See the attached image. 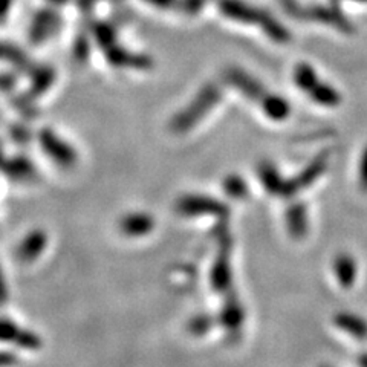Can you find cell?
Returning a JSON list of instances; mask_svg holds the SVG:
<instances>
[{
  "instance_id": "3",
  "label": "cell",
  "mask_w": 367,
  "mask_h": 367,
  "mask_svg": "<svg viewBox=\"0 0 367 367\" xmlns=\"http://www.w3.org/2000/svg\"><path fill=\"white\" fill-rule=\"evenodd\" d=\"M38 143L42 146V150L48 158L57 164L60 167H72L77 162V150L66 143L63 138H60L52 129H42L38 132Z\"/></svg>"
},
{
  "instance_id": "17",
  "label": "cell",
  "mask_w": 367,
  "mask_h": 367,
  "mask_svg": "<svg viewBox=\"0 0 367 367\" xmlns=\"http://www.w3.org/2000/svg\"><path fill=\"white\" fill-rule=\"evenodd\" d=\"M257 175H259L265 190L271 194H276V196H282L286 179L282 178L274 164L262 161L259 166H257Z\"/></svg>"
},
{
  "instance_id": "41",
  "label": "cell",
  "mask_w": 367,
  "mask_h": 367,
  "mask_svg": "<svg viewBox=\"0 0 367 367\" xmlns=\"http://www.w3.org/2000/svg\"><path fill=\"white\" fill-rule=\"evenodd\" d=\"M354 2H358V3H367V0H354Z\"/></svg>"
},
{
  "instance_id": "28",
  "label": "cell",
  "mask_w": 367,
  "mask_h": 367,
  "mask_svg": "<svg viewBox=\"0 0 367 367\" xmlns=\"http://www.w3.org/2000/svg\"><path fill=\"white\" fill-rule=\"evenodd\" d=\"M89 52H91V46H89V37L88 36H78L74 42V57L77 61H83L89 57Z\"/></svg>"
},
{
  "instance_id": "35",
  "label": "cell",
  "mask_w": 367,
  "mask_h": 367,
  "mask_svg": "<svg viewBox=\"0 0 367 367\" xmlns=\"http://www.w3.org/2000/svg\"><path fill=\"white\" fill-rule=\"evenodd\" d=\"M202 3H204V0H184V8L187 13L194 14L196 11H199Z\"/></svg>"
},
{
  "instance_id": "32",
  "label": "cell",
  "mask_w": 367,
  "mask_h": 367,
  "mask_svg": "<svg viewBox=\"0 0 367 367\" xmlns=\"http://www.w3.org/2000/svg\"><path fill=\"white\" fill-rule=\"evenodd\" d=\"M19 363V358L8 350H0V367H11Z\"/></svg>"
},
{
  "instance_id": "29",
  "label": "cell",
  "mask_w": 367,
  "mask_h": 367,
  "mask_svg": "<svg viewBox=\"0 0 367 367\" xmlns=\"http://www.w3.org/2000/svg\"><path fill=\"white\" fill-rule=\"evenodd\" d=\"M11 138L15 143H28L31 134L25 126H15L11 129Z\"/></svg>"
},
{
  "instance_id": "26",
  "label": "cell",
  "mask_w": 367,
  "mask_h": 367,
  "mask_svg": "<svg viewBox=\"0 0 367 367\" xmlns=\"http://www.w3.org/2000/svg\"><path fill=\"white\" fill-rule=\"evenodd\" d=\"M224 190L233 199H245L248 194V184L239 175H230L225 178Z\"/></svg>"
},
{
  "instance_id": "14",
  "label": "cell",
  "mask_w": 367,
  "mask_h": 367,
  "mask_svg": "<svg viewBox=\"0 0 367 367\" xmlns=\"http://www.w3.org/2000/svg\"><path fill=\"white\" fill-rule=\"evenodd\" d=\"M155 228V219L152 214L144 212L129 213L120 221V230L127 237H143L150 234Z\"/></svg>"
},
{
  "instance_id": "25",
  "label": "cell",
  "mask_w": 367,
  "mask_h": 367,
  "mask_svg": "<svg viewBox=\"0 0 367 367\" xmlns=\"http://www.w3.org/2000/svg\"><path fill=\"white\" fill-rule=\"evenodd\" d=\"M292 78H294V83L297 88L308 93L314 89V86L320 81L315 69L312 68L309 63H306V61H302V63H299L294 68Z\"/></svg>"
},
{
  "instance_id": "9",
  "label": "cell",
  "mask_w": 367,
  "mask_h": 367,
  "mask_svg": "<svg viewBox=\"0 0 367 367\" xmlns=\"http://www.w3.org/2000/svg\"><path fill=\"white\" fill-rule=\"evenodd\" d=\"M104 56L107 63L114 68L120 69H139V71H144V69L152 68V60L150 57L144 56V54L132 52L126 48H123L120 45H114L111 48H107L104 51Z\"/></svg>"
},
{
  "instance_id": "16",
  "label": "cell",
  "mask_w": 367,
  "mask_h": 367,
  "mask_svg": "<svg viewBox=\"0 0 367 367\" xmlns=\"http://www.w3.org/2000/svg\"><path fill=\"white\" fill-rule=\"evenodd\" d=\"M286 228L290 236L300 240L308 234V207L303 202H294L286 210Z\"/></svg>"
},
{
  "instance_id": "6",
  "label": "cell",
  "mask_w": 367,
  "mask_h": 367,
  "mask_svg": "<svg viewBox=\"0 0 367 367\" xmlns=\"http://www.w3.org/2000/svg\"><path fill=\"white\" fill-rule=\"evenodd\" d=\"M219 10L226 19L244 23V25H254L257 28H260L265 15H267V11L244 2V0H219Z\"/></svg>"
},
{
  "instance_id": "34",
  "label": "cell",
  "mask_w": 367,
  "mask_h": 367,
  "mask_svg": "<svg viewBox=\"0 0 367 367\" xmlns=\"http://www.w3.org/2000/svg\"><path fill=\"white\" fill-rule=\"evenodd\" d=\"M6 300H8V286L5 282L3 272H2V267H0V306L5 304Z\"/></svg>"
},
{
  "instance_id": "37",
  "label": "cell",
  "mask_w": 367,
  "mask_h": 367,
  "mask_svg": "<svg viewBox=\"0 0 367 367\" xmlns=\"http://www.w3.org/2000/svg\"><path fill=\"white\" fill-rule=\"evenodd\" d=\"M97 2H100V0H78V6H80L83 11H89Z\"/></svg>"
},
{
  "instance_id": "8",
  "label": "cell",
  "mask_w": 367,
  "mask_h": 367,
  "mask_svg": "<svg viewBox=\"0 0 367 367\" xmlns=\"http://www.w3.org/2000/svg\"><path fill=\"white\" fill-rule=\"evenodd\" d=\"M225 80L230 86H233V88H236L242 95H245L251 101H260L265 95H267V91H265L263 84L251 74H248L240 68L226 69Z\"/></svg>"
},
{
  "instance_id": "13",
  "label": "cell",
  "mask_w": 367,
  "mask_h": 367,
  "mask_svg": "<svg viewBox=\"0 0 367 367\" xmlns=\"http://www.w3.org/2000/svg\"><path fill=\"white\" fill-rule=\"evenodd\" d=\"M46 244H48V234H46L43 230H33L28 233L25 239H23L17 249H15V254H17V259L23 263H31L38 259Z\"/></svg>"
},
{
  "instance_id": "24",
  "label": "cell",
  "mask_w": 367,
  "mask_h": 367,
  "mask_svg": "<svg viewBox=\"0 0 367 367\" xmlns=\"http://www.w3.org/2000/svg\"><path fill=\"white\" fill-rule=\"evenodd\" d=\"M91 36L101 49L106 51L111 46L116 45V28L109 22H97L91 28Z\"/></svg>"
},
{
  "instance_id": "2",
  "label": "cell",
  "mask_w": 367,
  "mask_h": 367,
  "mask_svg": "<svg viewBox=\"0 0 367 367\" xmlns=\"http://www.w3.org/2000/svg\"><path fill=\"white\" fill-rule=\"evenodd\" d=\"M179 214L187 217L194 216H214L224 219L230 214V208L222 201L205 196V194H185L176 202Z\"/></svg>"
},
{
  "instance_id": "20",
  "label": "cell",
  "mask_w": 367,
  "mask_h": 367,
  "mask_svg": "<svg viewBox=\"0 0 367 367\" xmlns=\"http://www.w3.org/2000/svg\"><path fill=\"white\" fill-rule=\"evenodd\" d=\"M31 75V88L29 93L33 98L43 95L45 92L51 89V86L56 81V71L49 66H37L29 71Z\"/></svg>"
},
{
  "instance_id": "40",
  "label": "cell",
  "mask_w": 367,
  "mask_h": 367,
  "mask_svg": "<svg viewBox=\"0 0 367 367\" xmlns=\"http://www.w3.org/2000/svg\"><path fill=\"white\" fill-rule=\"evenodd\" d=\"M3 161H5V156H3V148H2V144H0V167H2Z\"/></svg>"
},
{
  "instance_id": "7",
  "label": "cell",
  "mask_w": 367,
  "mask_h": 367,
  "mask_svg": "<svg viewBox=\"0 0 367 367\" xmlns=\"http://www.w3.org/2000/svg\"><path fill=\"white\" fill-rule=\"evenodd\" d=\"M0 341L11 343L22 349L37 350L42 348V338L33 331L25 329L5 317H0Z\"/></svg>"
},
{
  "instance_id": "15",
  "label": "cell",
  "mask_w": 367,
  "mask_h": 367,
  "mask_svg": "<svg viewBox=\"0 0 367 367\" xmlns=\"http://www.w3.org/2000/svg\"><path fill=\"white\" fill-rule=\"evenodd\" d=\"M304 14H306L308 17L314 19V20L329 23V25L338 28L341 31H345V33L352 31V26H350L349 20L345 17V15H343V13L340 11V8L334 3L315 5V6H312L311 10H306V13Z\"/></svg>"
},
{
  "instance_id": "4",
  "label": "cell",
  "mask_w": 367,
  "mask_h": 367,
  "mask_svg": "<svg viewBox=\"0 0 367 367\" xmlns=\"http://www.w3.org/2000/svg\"><path fill=\"white\" fill-rule=\"evenodd\" d=\"M327 159H329V152L325 150L322 153H318L299 175L291 179H286L282 196L294 198L297 193H300L302 190L308 189V187L314 184L317 179L325 173V170L327 167Z\"/></svg>"
},
{
  "instance_id": "30",
  "label": "cell",
  "mask_w": 367,
  "mask_h": 367,
  "mask_svg": "<svg viewBox=\"0 0 367 367\" xmlns=\"http://www.w3.org/2000/svg\"><path fill=\"white\" fill-rule=\"evenodd\" d=\"M360 187L363 192L367 193V146L364 148L360 161Z\"/></svg>"
},
{
  "instance_id": "23",
  "label": "cell",
  "mask_w": 367,
  "mask_h": 367,
  "mask_svg": "<svg viewBox=\"0 0 367 367\" xmlns=\"http://www.w3.org/2000/svg\"><path fill=\"white\" fill-rule=\"evenodd\" d=\"M309 97L314 103L325 107H335L341 103L340 92L335 89L334 86L327 84L325 81H318L314 86V89L309 92Z\"/></svg>"
},
{
  "instance_id": "11",
  "label": "cell",
  "mask_w": 367,
  "mask_h": 367,
  "mask_svg": "<svg viewBox=\"0 0 367 367\" xmlns=\"http://www.w3.org/2000/svg\"><path fill=\"white\" fill-rule=\"evenodd\" d=\"M230 249H222L217 254L216 260L210 272V282H212L213 290L219 294H228L233 288V271L230 263Z\"/></svg>"
},
{
  "instance_id": "21",
  "label": "cell",
  "mask_w": 367,
  "mask_h": 367,
  "mask_svg": "<svg viewBox=\"0 0 367 367\" xmlns=\"http://www.w3.org/2000/svg\"><path fill=\"white\" fill-rule=\"evenodd\" d=\"M260 104L263 114L272 121H283L291 115V104L288 103L286 98L276 95V93H267L260 100Z\"/></svg>"
},
{
  "instance_id": "12",
  "label": "cell",
  "mask_w": 367,
  "mask_h": 367,
  "mask_svg": "<svg viewBox=\"0 0 367 367\" xmlns=\"http://www.w3.org/2000/svg\"><path fill=\"white\" fill-rule=\"evenodd\" d=\"M0 171L14 182H31L37 178V167L34 162L23 155L5 158Z\"/></svg>"
},
{
  "instance_id": "18",
  "label": "cell",
  "mask_w": 367,
  "mask_h": 367,
  "mask_svg": "<svg viewBox=\"0 0 367 367\" xmlns=\"http://www.w3.org/2000/svg\"><path fill=\"white\" fill-rule=\"evenodd\" d=\"M334 323L338 329L349 334L350 337L357 340L367 338V322L360 315L352 314V312H338L334 317Z\"/></svg>"
},
{
  "instance_id": "5",
  "label": "cell",
  "mask_w": 367,
  "mask_h": 367,
  "mask_svg": "<svg viewBox=\"0 0 367 367\" xmlns=\"http://www.w3.org/2000/svg\"><path fill=\"white\" fill-rule=\"evenodd\" d=\"M61 26L60 14L54 8H43L34 14L29 25V40L34 45L48 42Z\"/></svg>"
},
{
  "instance_id": "19",
  "label": "cell",
  "mask_w": 367,
  "mask_h": 367,
  "mask_svg": "<svg viewBox=\"0 0 367 367\" xmlns=\"http://www.w3.org/2000/svg\"><path fill=\"white\" fill-rule=\"evenodd\" d=\"M334 272L338 283L345 290H349L357 280V262L350 254L340 253L334 260Z\"/></svg>"
},
{
  "instance_id": "22",
  "label": "cell",
  "mask_w": 367,
  "mask_h": 367,
  "mask_svg": "<svg viewBox=\"0 0 367 367\" xmlns=\"http://www.w3.org/2000/svg\"><path fill=\"white\" fill-rule=\"evenodd\" d=\"M0 61L11 65L15 69H20V71L29 72L33 69L26 52H23L19 46L8 42H0Z\"/></svg>"
},
{
  "instance_id": "36",
  "label": "cell",
  "mask_w": 367,
  "mask_h": 367,
  "mask_svg": "<svg viewBox=\"0 0 367 367\" xmlns=\"http://www.w3.org/2000/svg\"><path fill=\"white\" fill-rule=\"evenodd\" d=\"M144 2L150 3L156 8H162V10H167V8H171L173 6L178 0H144Z\"/></svg>"
},
{
  "instance_id": "31",
  "label": "cell",
  "mask_w": 367,
  "mask_h": 367,
  "mask_svg": "<svg viewBox=\"0 0 367 367\" xmlns=\"http://www.w3.org/2000/svg\"><path fill=\"white\" fill-rule=\"evenodd\" d=\"M15 81H17V78H15V75L8 74V72L0 74V91H2V92L13 91L14 86H15Z\"/></svg>"
},
{
  "instance_id": "33",
  "label": "cell",
  "mask_w": 367,
  "mask_h": 367,
  "mask_svg": "<svg viewBox=\"0 0 367 367\" xmlns=\"http://www.w3.org/2000/svg\"><path fill=\"white\" fill-rule=\"evenodd\" d=\"M13 6V0H0V23L5 22L8 14L11 11Z\"/></svg>"
},
{
  "instance_id": "10",
  "label": "cell",
  "mask_w": 367,
  "mask_h": 367,
  "mask_svg": "<svg viewBox=\"0 0 367 367\" xmlns=\"http://www.w3.org/2000/svg\"><path fill=\"white\" fill-rule=\"evenodd\" d=\"M219 322L225 327V331L233 335V337L240 334L242 326H244L245 322V309L242 306L239 297L234 291L225 294V300L219 314Z\"/></svg>"
},
{
  "instance_id": "42",
  "label": "cell",
  "mask_w": 367,
  "mask_h": 367,
  "mask_svg": "<svg viewBox=\"0 0 367 367\" xmlns=\"http://www.w3.org/2000/svg\"><path fill=\"white\" fill-rule=\"evenodd\" d=\"M323 367H329V366H323Z\"/></svg>"
},
{
  "instance_id": "38",
  "label": "cell",
  "mask_w": 367,
  "mask_h": 367,
  "mask_svg": "<svg viewBox=\"0 0 367 367\" xmlns=\"http://www.w3.org/2000/svg\"><path fill=\"white\" fill-rule=\"evenodd\" d=\"M358 364H360V367H367V352H363L358 357Z\"/></svg>"
},
{
  "instance_id": "1",
  "label": "cell",
  "mask_w": 367,
  "mask_h": 367,
  "mask_svg": "<svg viewBox=\"0 0 367 367\" xmlns=\"http://www.w3.org/2000/svg\"><path fill=\"white\" fill-rule=\"evenodd\" d=\"M221 98L222 91L219 86L214 83L204 84L190 103L171 118L170 129L175 134H185V132L192 130L219 104Z\"/></svg>"
},
{
  "instance_id": "39",
  "label": "cell",
  "mask_w": 367,
  "mask_h": 367,
  "mask_svg": "<svg viewBox=\"0 0 367 367\" xmlns=\"http://www.w3.org/2000/svg\"><path fill=\"white\" fill-rule=\"evenodd\" d=\"M48 2L54 6H60V5H66L69 0H48Z\"/></svg>"
},
{
  "instance_id": "27",
  "label": "cell",
  "mask_w": 367,
  "mask_h": 367,
  "mask_svg": "<svg viewBox=\"0 0 367 367\" xmlns=\"http://www.w3.org/2000/svg\"><path fill=\"white\" fill-rule=\"evenodd\" d=\"M214 325V318L208 314H199L196 317H193L189 323V329L193 335H205L210 329H212Z\"/></svg>"
}]
</instances>
